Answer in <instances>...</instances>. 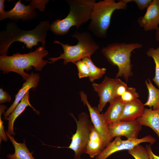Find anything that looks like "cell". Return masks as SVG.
Segmentation results:
<instances>
[{
  "instance_id": "obj_1",
  "label": "cell",
  "mask_w": 159,
  "mask_h": 159,
  "mask_svg": "<svg viewBox=\"0 0 159 159\" xmlns=\"http://www.w3.org/2000/svg\"><path fill=\"white\" fill-rule=\"evenodd\" d=\"M50 25L48 21H43L33 29L25 30L19 28L15 22H9L6 29L0 32V56L7 55L10 46L16 42L24 43L29 49L39 45V42L45 47L46 35Z\"/></svg>"
},
{
  "instance_id": "obj_2",
  "label": "cell",
  "mask_w": 159,
  "mask_h": 159,
  "mask_svg": "<svg viewBox=\"0 0 159 159\" xmlns=\"http://www.w3.org/2000/svg\"><path fill=\"white\" fill-rule=\"evenodd\" d=\"M48 54V50L42 46L27 54L17 53L10 56H0V70L4 74L10 72H16L26 80L30 74L26 73L24 70H30L33 66L36 70L42 71L49 62L48 61L43 59Z\"/></svg>"
},
{
  "instance_id": "obj_3",
  "label": "cell",
  "mask_w": 159,
  "mask_h": 159,
  "mask_svg": "<svg viewBox=\"0 0 159 159\" xmlns=\"http://www.w3.org/2000/svg\"><path fill=\"white\" fill-rule=\"evenodd\" d=\"M69 11L64 19H57L50 24L49 29L54 34H66L70 28L75 26L78 28L91 18L96 1L94 0H68Z\"/></svg>"
},
{
  "instance_id": "obj_4",
  "label": "cell",
  "mask_w": 159,
  "mask_h": 159,
  "mask_svg": "<svg viewBox=\"0 0 159 159\" xmlns=\"http://www.w3.org/2000/svg\"><path fill=\"white\" fill-rule=\"evenodd\" d=\"M142 46V44L137 42H115L103 47L101 51L111 65L117 67L118 70L116 78L123 77L127 82L133 74V65L130 59L131 53L135 49L141 48Z\"/></svg>"
},
{
  "instance_id": "obj_5",
  "label": "cell",
  "mask_w": 159,
  "mask_h": 159,
  "mask_svg": "<svg viewBox=\"0 0 159 159\" xmlns=\"http://www.w3.org/2000/svg\"><path fill=\"white\" fill-rule=\"evenodd\" d=\"M126 0H104L95 2L92 13L89 30L97 37L105 38L110 27L112 14L116 10H126Z\"/></svg>"
},
{
  "instance_id": "obj_6",
  "label": "cell",
  "mask_w": 159,
  "mask_h": 159,
  "mask_svg": "<svg viewBox=\"0 0 159 159\" xmlns=\"http://www.w3.org/2000/svg\"><path fill=\"white\" fill-rule=\"evenodd\" d=\"M72 37L78 40L77 44L71 45L68 44H64L55 39L53 43L61 45L63 52L58 57L49 58L50 63H53L59 59H62L64 65L70 62L74 63L85 57H91L99 48L91 35L88 32H80L77 30Z\"/></svg>"
},
{
  "instance_id": "obj_7",
  "label": "cell",
  "mask_w": 159,
  "mask_h": 159,
  "mask_svg": "<svg viewBox=\"0 0 159 159\" xmlns=\"http://www.w3.org/2000/svg\"><path fill=\"white\" fill-rule=\"evenodd\" d=\"M70 115L76 121L77 129L72 135L71 143L67 147H58V148H67L74 153V159H81V155L85 153L86 146L94 125L87 114L82 112L79 114L77 120L72 113Z\"/></svg>"
},
{
  "instance_id": "obj_8",
  "label": "cell",
  "mask_w": 159,
  "mask_h": 159,
  "mask_svg": "<svg viewBox=\"0 0 159 159\" xmlns=\"http://www.w3.org/2000/svg\"><path fill=\"white\" fill-rule=\"evenodd\" d=\"M156 140L155 138L150 135H148L141 138L129 139L125 140H122L121 137H117L95 158L106 159L116 152L131 150L142 143L147 142L153 145L156 142Z\"/></svg>"
},
{
  "instance_id": "obj_9",
  "label": "cell",
  "mask_w": 159,
  "mask_h": 159,
  "mask_svg": "<svg viewBox=\"0 0 159 159\" xmlns=\"http://www.w3.org/2000/svg\"><path fill=\"white\" fill-rule=\"evenodd\" d=\"M121 80L119 78H112L105 76L100 84L93 83L92 86L100 97L98 108L101 112L107 103H111L116 98V88Z\"/></svg>"
},
{
  "instance_id": "obj_10",
  "label": "cell",
  "mask_w": 159,
  "mask_h": 159,
  "mask_svg": "<svg viewBox=\"0 0 159 159\" xmlns=\"http://www.w3.org/2000/svg\"><path fill=\"white\" fill-rule=\"evenodd\" d=\"M80 94L81 101L84 105H86L87 107L91 120L94 127L102 136L106 147L113 138L110 135L108 124L104 118L103 113L100 114L97 107L91 106L88 101L87 94L83 91H81Z\"/></svg>"
},
{
  "instance_id": "obj_11",
  "label": "cell",
  "mask_w": 159,
  "mask_h": 159,
  "mask_svg": "<svg viewBox=\"0 0 159 159\" xmlns=\"http://www.w3.org/2000/svg\"><path fill=\"white\" fill-rule=\"evenodd\" d=\"M110 135L113 138L123 136L127 139L138 138L142 129L137 120L128 121L118 120L108 124Z\"/></svg>"
},
{
  "instance_id": "obj_12",
  "label": "cell",
  "mask_w": 159,
  "mask_h": 159,
  "mask_svg": "<svg viewBox=\"0 0 159 159\" xmlns=\"http://www.w3.org/2000/svg\"><path fill=\"white\" fill-rule=\"evenodd\" d=\"M35 9H38L37 0H32L27 5L21 3L19 0L15 3L13 8L6 11L5 14L0 16V20L6 18L15 21L19 19L24 21L30 20L36 17Z\"/></svg>"
},
{
  "instance_id": "obj_13",
  "label": "cell",
  "mask_w": 159,
  "mask_h": 159,
  "mask_svg": "<svg viewBox=\"0 0 159 159\" xmlns=\"http://www.w3.org/2000/svg\"><path fill=\"white\" fill-rule=\"evenodd\" d=\"M139 26L146 31L157 30L159 24V0H153L145 14L138 18Z\"/></svg>"
},
{
  "instance_id": "obj_14",
  "label": "cell",
  "mask_w": 159,
  "mask_h": 159,
  "mask_svg": "<svg viewBox=\"0 0 159 159\" xmlns=\"http://www.w3.org/2000/svg\"><path fill=\"white\" fill-rule=\"evenodd\" d=\"M40 77L38 73H34L33 72L30 74L29 77L23 83L21 88L20 89L15 96V100L8 109L4 115V119L5 120L14 111L17 105L19 103L26 94L32 88L33 89L37 87L39 81Z\"/></svg>"
},
{
  "instance_id": "obj_15",
  "label": "cell",
  "mask_w": 159,
  "mask_h": 159,
  "mask_svg": "<svg viewBox=\"0 0 159 159\" xmlns=\"http://www.w3.org/2000/svg\"><path fill=\"white\" fill-rule=\"evenodd\" d=\"M145 106L138 98L125 103L120 120L128 121L136 120L143 114Z\"/></svg>"
},
{
  "instance_id": "obj_16",
  "label": "cell",
  "mask_w": 159,
  "mask_h": 159,
  "mask_svg": "<svg viewBox=\"0 0 159 159\" xmlns=\"http://www.w3.org/2000/svg\"><path fill=\"white\" fill-rule=\"evenodd\" d=\"M105 147L103 139L94 127L90 135L85 153L88 155L90 158H93L99 154Z\"/></svg>"
},
{
  "instance_id": "obj_17",
  "label": "cell",
  "mask_w": 159,
  "mask_h": 159,
  "mask_svg": "<svg viewBox=\"0 0 159 159\" xmlns=\"http://www.w3.org/2000/svg\"><path fill=\"white\" fill-rule=\"evenodd\" d=\"M136 120L142 126L144 125L151 128L159 138V110L145 108L142 115Z\"/></svg>"
},
{
  "instance_id": "obj_18",
  "label": "cell",
  "mask_w": 159,
  "mask_h": 159,
  "mask_svg": "<svg viewBox=\"0 0 159 159\" xmlns=\"http://www.w3.org/2000/svg\"><path fill=\"white\" fill-rule=\"evenodd\" d=\"M29 91H28L17 105L14 111L5 120L8 121L7 132L11 135L15 134L14 132V125L16 118L24 111L26 107L29 106L38 114L39 112L35 110L31 105L29 100Z\"/></svg>"
},
{
  "instance_id": "obj_19",
  "label": "cell",
  "mask_w": 159,
  "mask_h": 159,
  "mask_svg": "<svg viewBox=\"0 0 159 159\" xmlns=\"http://www.w3.org/2000/svg\"><path fill=\"white\" fill-rule=\"evenodd\" d=\"M125 103L120 97L115 98L103 115L107 124L120 120Z\"/></svg>"
},
{
  "instance_id": "obj_20",
  "label": "cell",
  "mask_w": 159,
  "mask_h": 159,
  "mask_svg": "<svg viewBox=\"0 0 159 159\" xmlns=\"http://www.w3.org/2000/svg\"><path fill=\"white\" fill-rule=\"evenodd\" d=\"M7 137L12 143L14 148L15 152L13 154H9L7 157L9 159H35L32 155L33 153L30 152L26 146L25 140L23 143H18L14 138L5 131Z\"/></svg>"
},
{
  "instance_id": "obj_21",
  "label": "cell",
  "mask_w": 159,
  "mask_h": 159,
  "mask_svg": "<svg viewBox=\"0 0 159 159\" xmlns=\"http://www.w3.org/2000/svg\"><path fill=\"white\" fill-rule=\"evenodd\" d=\"M145 84L148 90V97L144 105L153 110H159V89L156 87L149 78L145 80Z\"/></svg>"
},
{
  "instance_id": "obj_22",
  "label": "cell",
  "mask_w": 159,
  "mask_h": 159,
  "mask_svg": "<svg viewBox=\"0 0 159 159\" xmlns=\"http://www.w3.org/2000/svg\"><path fill=\"white\" fill-rule=\"evenodd\" d=\"M82 60L85 62L89 67L90 71L89 77L91 82H93L95 80L102 78L106 73V69L97 67L92 62L91 57H85Z\"/></svg>"
},
{
  "instance_id": "obj_23",
  "label": "cell",
  "mask_w": 159,
  "mask_h": 159,
  "mask_svg": "<svg viewBox=\"0 0 159 159\" xmlns=\"http://www.w3.org/2000/svg\"><path fill=\"white\" fill-rule=\"evenodd\" d=\"M147 55L152 57L155 64V76L152 80L159 89V46L156 48H149L146 52Z\"/></svg>"
},
{
  "instance_id": "obj_24",
  "label": "cell",
  "mask_w": 159,
  "mask_h": 159,
  "mask_svg": "<svg viewBox=\"0 0 159 159\" xmlns=\"http://www.w3.org/2000/svg\"><path fill=\"white\" fill-rule=\"evenodd\" d=\"M128 152L135 159H150L146 149L140 144L128 150Z\"/></svg>"
},
{
  "instance_id": "obj_25",
  "label": "cell",
  "mask_w": 159,
  "mask_h": 159,
  "mask_svg": "<svg viewBox=\"0 0 159 159\" xmlns=\"http://www.w3.org/2000/svg\"><path fill=\"white\" fill-rule=\"evenodd\" d=\"M139 97V95L136 92L135 88L128 87L124 93L120 97L122 101L126 103L138 98Z\"/></svg>"
},
{
  "instance_id": "obj_26",
  "label": "cell",
  "mask_w": 159,
  "mask_h": 159,
  "mask_svg": "<svg viewBox=\"0 0 159 159\" xmlns=\"http://www.w3.org/2000/svg\"><path fill=\"white\" fill-rule=\"evenodd\" d=\"M77 66L78 71V75L80 78L89 77L90 71L87 64L82 60L74 62Z\"/></svg>"
},
{
  "instance_id": "obj_27",
  "label": "cell",
  "mask_w": 159,
  "mask_h": 159,
  "mask_svg": "<svg viewBox=\"0 0 159 159\" xmlns=\"http://www.w3.org/2000/svg\"><path fill=\"white\" fill-rule=\"evenodd\" d=\"M6 107L3 105H1L0 106V143L2 140L6 141L8 140L7 136L4 130V127L3 125V122L1 119V115L4 112L5 110L6 109Z\"/></svg>"
},
{
  "instance_id": "obj_28",
  "label": "cell",
  "mask_w": 159,
  "mask_h": 159,
  "mask_svg": "<svg viewBox=\"0 0 159 159\" xmlns=\"http://www.w3.org/2000/svg\"><path fill=\"white\" fill-rule=\"evenodd\" d=\"M127 3L133 1L137 4L139 9L142 11L147 8L151 3L152 0H126Z\"/></svg>"
},
{
  "instance_id": "obj_29",
  "label": "cell",
  "mask_w": 159,
  "mask_h": 159,
  "mask_svg": "<svg viewBox=\"0 0 159 159\" xmlns=\"http://www.w3.org/2000/svg\"><path fill=\"white\" fill-rule=\"evenodd\" d=\"M128 87L127 84L122 80L117 85L115 91V97H120Z\"/></svg>"
},
{
  "instance_id": "obj_30",
  "label": "cell",
  "mask_w": 159,
  "mask_h": 159,
  "mask_svg": "<svg viewBox=\"0 0 159 159\" xmlns=\"http://www.w3.org/2000/svg\"><path fill=\"white\" fill-rule=\"evenodd\" d=\"M11 97L10 95L2 88L0 89V104L6 102H10Z\"/></svg>"
},
{
  "instance_id": "obj_31",
  "label": "cell",
  "mask_w": 159,
  "mask_h": 159,
  "mask_svg": "<svg viewBox=\"0 0 159 159\" xmlns=\"http://www.w3.org/2000/svg\"><path fill=\"white\" fill-rule=\"evenodd\" d=\"M145 148L148 152L150 159H159V156L155 154L152 151L150 145H147Z\"/></svg>"
},
{
  "instance_id": "obj_32",
  "label": "cell",
  "mask_w": 159,
  "mask_h": 159,
  "mask_svg": "<svg viewBox=\"0 0 159 159\" xmlns=\"http://www.w3.org/2000/svg\"><path fill=\"white\" fill-rule=\"evenodd\" d=\"M5 1L4 0H0V16L3 15L6 12L4 9L5 6L4 4Z\"/></svg>"
},
{
  "instance_id": "obj_33",
  "label": "cell",
  "mask_w": 159,
  "mask_h": 159,
  "mask_svg": "<svg viewBox=\"0 0 159 159\" xmlns=\"http://www.w3.org/2000/svg\"><path fill=\"white\" fill-rule=\"evenodd\" d=\"M155 36L156 40L157 41L159 42V27L158 28L155 30Z\"/></svg>"
}]
</instances>
